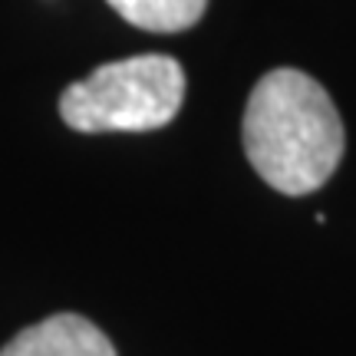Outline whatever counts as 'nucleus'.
Returning <instances> with one entry per match:
<instances>
[{"instance_id":"obj_1","label":"nucleus","mask_w":356,"mask_h":356,"mask_svg":"<svg viewBox=\"0 0 356 356\" xmlns=\"http://www.w3.org/2000/svg\"><path fill=\"white\" fill-rule=\"evenodd\" d=\"M244 155L280 195H310L333 178L346 149L327 89L300 70H270L244 106Z\"/></svg>"},{"instance_id":"obj_2","label":"nucleus","mask_w":356,"mask_h":356,"mask_svg":"<svg viewBox=\"0 0 356 356\" xmlns=\"http://www.w3.org/2000/svg\"><path fill=\"white\" fill-rule=\"evenodd\" d=\"M185 70L162 53L102 63L86 79L63 89L60 115L76 132H149L181 109Z\"/></svg>"},{"instance_id":"obj_4","label":"nucleus","mask_w":356,"mask_h":356,"mask_svg":"<svg viewBox=\"0 0 356 356\" xmlns=\"http://www.w3.org/2000/svg\"><path fill=\"white\" fill-rule=\"evenodd\" d=\"M122 20L149 33H178L202 20L208 0H106Z\"/></svg>"},{"instance_id":"obj_3","label":"nucleus","mask_w":356,"mask_h":356,"mask_svg":"<svg viewBox=\"0 0 356 356\" xmlns=\"http://www.w3.org/2000/svg\"><path fill=\"white\" fill-rule=\"evenodd\" d=\"M0 356H115V346L86 317L53 314L17 333Z\"/></svg>"}]
</instances>
